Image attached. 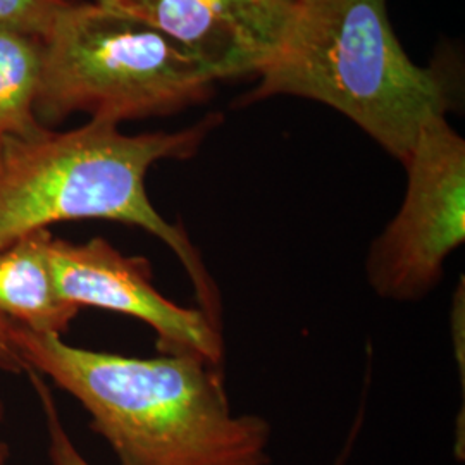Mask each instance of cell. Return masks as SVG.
<instances>
[{
    "mask_svg": "<svg viewBox=\"0 0 465 465\" xmlns=\"http://www.w3.org/2000/svg\"><path fill=\"white\" fill-rule=\"evenodd\" d=\"M11 340L28 371L84 405L121 465H269V422L234 416L221 369L203 357L105 353L17 324Z\"/></svg>",
    "mask_w": 465,
    "mask_h": 465,
    "instance_id": "6da1fadb",
    "label": "cell"
},
{
    "mask_svg": "<svg viewBox=\"0 0 465 465\" xmlns=\"http://www.w3.org/2000/svg\"><path fill=\"white\" fill-rule=\"evenodd\" d=\"M223 117L207 114L180 132L126 134L119 124L90 119L69 132L7 138L0 145V252L52 224L104 219L150 232L174 252L195 288L199 307L223 328L217 284L183 224L150 202L145 178L161 161H186Z\"/></svg>",
    "mask_w": 465,
    "mask_h": 465,
    "instance_id": "7a4b0ae2",
    "label": "cell"
},
{
    "mask_svg": "<svg viewBox=\"0 0 465 465\" xmlns=\"http://www.w3.org/2000/svg\"><path fill=\"white\" fill-rule=\"evenodd\" d=\"M276 95L341 113L401 164L422 124L451 107L447 78L401 47L388 0H299L282 50L236 104Z\"/></svg>",
    "mask_w": 465,
    "mask_h": 465,
    "instance_id": "3957f363",
    "label": "cell"
},
{
    "mask_svg": "<svg viewBox=\"0 0 465 465\" xmlns=\"http://www.w3.org/2000/svg\"><path fill=\"white\" fill-rule=\"evenodd\" d=\"M216 84L149 25L69 0L42 40L35 114L45 128L74 114L114 124L171 116L211 99Z\"/></svg>",
    "mask_w": 465,
    "mask_h": 465,
    "instance_id": "277c9868",
    "label": "cell"
},
{
    "mask_svg": "<svg viewBox=\"0 0 465 465\" xmlns=\"http://www.w3.org/2000/svg\"><path fill=\"white\" fill-rule=\"evenodd\" d=\"M403 167L405 197L369 250L366 271L382 299L416 302L441 282L465 242V140L447 116L431 117Z\"/></svg>",
    "mask_w": 465,
    "mask_h": 465,
    "instance_id": "5b68a950",
    "label": "cell"
},
{
    "mask_svg": "<svg viewBox=\"0 0 465 465\" xmlns=\"http://www.w3.org/2000/svg\"><path fill=\"white\" fill-rule=\"evenodd\" d=\"M49 261L59 295L71 305L138 319L157 334L161 353H193L221 366L223 328L200 307L166 299L153 286L143 257H128L104 238L78 245L54 236Z\"/></svg>",
    "mask_w": 465,
    "mask_h": 465,
    "instance_id": "8992f818",
    "label": "cell"
},
{
    "mask_svg": "<svg viewBox=\"0 0 465 465\" xmlns=\"http://www.w3.org/2000/svg\"><path fill=\"white\" fill-rule=\"evenodd\" d=\"M164 35L216 82L259 76L282 50L299 0H94Z\"/></svg>",
    "mask_w": 465,
    "mask_h": 465,
    "instance_id": "52a82bcc",
    "label": "cell"
},
{
    "mask_svg": "<svg viewBox=\"0 0 465 465\" xmlns=\"http://www.w3.org/2000/svg\"><path fill=\"white\" fill-rule=\"evenodd\" d=\"M50 230L28 232L0 252V316L36 334L61 336L80 309L59 295L49 261Z\"/></svg>",
    "mask_w": 465,
    "mask_h": 465,
    "instance_id": "ba28073f",
    "label": "cell"
},
{
    "mask_svg": "<svg viewBox=\"0 0 465 465\" xmlns=\"http://www.w3.org/2000/svg\"><path fill=\"white\" fill-rule=\"evenodd\" d=\"M42 76V40L0 30V145L45 128L35 114Z\"/></svg>",
    "mask_w": 465,
    "mask_h": 465,
    "instance_id": "9c48e42d",
    "label": "cell"
},
{
    "mask_svg": "<svg viewBox=\"0 0 465 465\" xmlns=\"http://www.w3.org/2000/svg\"><path fill=\"white\" fill-rule=\"evenodd\" d=\"M69 0H0V30L44 40Z\"/></svg>",
    "mask_w": 465,
    "mask_h": 465,
    "instance_id": "30bf717a",
    "label": "cell"
},
{
    "mask_svg": "<svg viewBox=\"0 0 465 465\" xmlns=\"http://www.w3.org/2000/svg\"><path fill=\"white\" fill-rule=\"evenodd\" d=\"M30 380L36 388V393L44 405L45 416H47V426L50 434V460L54 465H90L84 460V455L73 445L71 438L64 431L61 419L57 414V407L50 395L47 386L42 381V376L35 371H28Z\"/></svg>",
    "mask_w": 465,
    "mask_h": 465,
    "instance_id": "8fae6325",
    "label": "cell"
},
{
    "mask_svg": "<svg viewBox=\"0 0 465 465\" xmlns=\"http://www.w3.org/2000/svg\"><path fill=\"white\" fill-rule=\"evenodd\" d=\"M11 328L13 322L0 316V369L9 374L28 372V366L25 364V361L17 353L16 347L13 345Z\"/></svg>",
    "mask_w": 465,
    "mask_h": 465,
    "instance_id": "7c38bea8",
    "label": "cell"
},
{
    "mask_svg": "<svg viewBox=\"0 0 465 465\" xmlns=\"http://www.w3.org/2000/svg\"><path fill=\"white\" fill-rule=\"evenodd\" d=\"M7 457H9V450H7V445L0 441V465L7 464Z\"/></svg>",
    "mask_w": 465,
    "mask_h": 465,
    "instance_id": "4fadbf2b",
    "label": "cell"
},
{
    "mask_svg": "<svg viewBox=\"0 0 465 465\" xmlns=\"http://www.w3.org/2000/svg\"><path fill=\"white\" fill-rule=\"evenodd\" d=\"M4 419V403H2V399H0V420Z\"/></svg>",
    "mask_w": 465,
    "mask_h": 465,
    "instance_id": "5bb4252c",
    "label": "cell"
}]
</instances>
